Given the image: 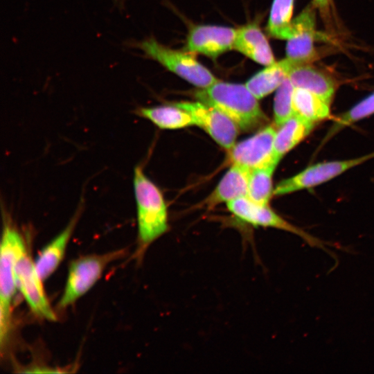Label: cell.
I'll list each match as a JSON object with an SVG mask.
<instances>
[{
    "instance_id": "obj_1",
    "label": "cell",
    "mask_w": 374,
    "mask_h": 374,
    "mask_svg": "<svg viewBox=\"0 0 374 374\" xmlns=\"http://www.w3.org/2000/svg\"><path fill=\"white\" fill-rule=\"evenodd\" d=\"M133 183L138 226L136 253L141 259L150 246L168 231V208L161 190L140 165L134 168Z\"/></svg>"
},
{
    "instance_id": "obj_2",
    "label": "cell",
    "mask_w": 374,
    "mask_h": 374,
    "mask_svg": "<svg viewBox=\"0 0 374 374\" xmlns=\"http://www.w3.org/2000/svg\"><path fill=\"white\" fill-rule=\"evenodd\" d=\"M195 98L228 116L243 131L256 129L267 121L258 99L246 84L220 80L206 88L199 89Z\"/></svg>"
},
{
    "instance_id": "obj_3",
    "label": "cell",
    "mask_w": 374,
    "mask_h": 374,
    "mask_svg": "<svg viewBox=\"0 0 374 374\" xmlns=\"http://www.w3.org/2000/svg\"><path fill=\"white\" fill-rule=\"evenodd\" d=\"M0 251V341L7 344L10 329L12 304L16 292L15 267L19 256L27 248L22 235L6 213Z\"/></svg>"
},
{
    "instance_id": "obj_4",
    "label": "cell",
    "mask_w": 374,
    "mask_h": 374,
    "mask_svg": "<svg viewBox=\"0 0 374 374\" xmlns=\"http://www.w3.org/2000/svg\"><path fill=\"white\" fill-rule=\"evenodd\" d=\"M131 46L141 49L146 57L152 59L168 71L199 89L211 86L219 80L206 66L186 50L170 48L154 37L132 42Z\"/></svg>"
},
{
    "instance_id": "obj_5",
    "label": "cell",
    "mask_w": 374,
    "mask_h": 374,
    "mask_svg": "<svg viewBox=\"0 0 374 374\" xmlns=\"http://www.w3.org/2000/svg\"><path fill=\"white\" fill-rule=\"evenodd\" d=\"M126 253V249H119L100 254L84 256L71 261L57 308L65 309L75 303L97 283L110 263L124 257Z\"/></svg>"
},
{
    "instance_id": "obj_6",
    "label": "cell",
    "mask_w": 374,
    "mask_h": 374,
    "mask_svg": "<svg viewBox=\"0 0 374 374\" xmlns=\"http://www.w3.org/2000/svg\"><path fill=\"white\" fill-rule=\"evenodd\" d=\"M228 210L239 220L253 226L269 227L294 233L312 247L329 251L326 242L285 220L268 205L257 204L247 196L226 203Z\"/></svg>"
},
{
    "instance_id": "obj_7",
    "label": "cell",
    "mask_w": 374,
    "mask_h": 374,
    "mask_svg": "<svg viewBox=\"0 0 374 374\" xmlns=\"http://www.w3.org/2000/svg\"><path fill=\"white\" fill-rule=\"evenodd\" d=\"M374 157V152L355 159L319 163L280 181L274 188V195L280 196L312 188L339 176Z\"/></svg>"
},
{
    "instance_id": "obj_8",
    "label": "cell",
    "mask_w": 374,
    "mask_h": 374,
    "mask_svg": "<svg viewBox=\"0 0 374 374\" xmlns=\"http://www.w3.org/2000/svg\"><path fill=\"white\" fill-rule=\"evenodd\" d=\"M17 287L32 312L40 319L55 321V312L44 292L35 265L26 248L19 256L15 267Z\"/></svg>"
},
{
    "instance_id": "obj_9",
    "label": "cell",
    "mask_w": 374,
    "mask_h": 374,
    "mask_svg": "<svg viewBox=\"0 0 374 374\" xmlns=\"http://www.w3.org/2000/svg\"><path fill=\"white\" fill-rule=\"evenodd\" d=\"M173 104L188 112L193 116L195 125L204 130L217 144L227 151L236 143L240 129L220 110L199 100Z\"/></svg>"
},
{
    "instance_id": "obj_10",
    "label": "cell",
    "mask_w": 374,
    "mask_h": 374,
    "mask_svg": "<svg viewBox=\"0 0 374 374\" xmlns=\"http://www.w3.org/2000/svg\"><path fill=\"white\" fill-rule=\"evenodd\" d=\"M276 131L272 125L265 126L253 136L235 143L228 151L230 161L251 170L278 164L274 157Z\"/></svg>"
},
{
    "instance_id": "obj_11",
    "label": "cell",
    "mask_w": 374,
    "mask_h": 374,
    "mask_svg": "<svg viewBox=\"0 0 374 374\" xmlns=\"http://www.w3.org/2000/svg\"><path fill=\"white\" fill-rule=\"evenodd\" d=\"M235 33L231 27L195 25L188 31L184 50L215 59L233 48Z\"/></svg>"
},
{
    "instance_id": "obj_12",
    "label": "cell",
    "mask_w": 374,
    "mask_h": 374,
    "mask_svg": "<svg viewBox=\"0 0 374 374\" xmlns=\"http://www.w3.org/2000/svg\"><path fill=\"white\" fill-rule=\"evenodd\" d=\"M315 17L311 8H305L292 19L291 34L286 45V55L296 64H309L316 59Z\"/></svg>"
},
{
    "instance_id": "obj_13",
    "label": "cell",
    "mask_w": 374,
    "mask_h": 374,
    "mask_svg": "<svg viewBox=\"0 0 374 374\" xmlns=\"http://www.w3.org/2000/svg\"><path fill=\"white\" fill-rule=\"evenodd\" d=\"M250 172L248 168L232 163L214 190L199 206L211 210L222 203L247 196Z\"/></svg>"
},
{
    "instance_id": "obj_14",
    "label": "cell",
    "mask_w": 374,
    "mask_h": 374,
    "mask_svg": "<svg viewBox=\"0 0 374 374\" xmlns=\"http://www.w3.org/2000/svg\"><path fill=\"white\" fill-rule=\"evenodd\" d=\"M233 49L264 66L276 62L265 35L255 22L247 24L236 29Z\"/></svg>"
},
{
    "instance_id": "obj_15",
    "label": "cell",
    "mask_w": 374,
    "mask_h": 374,
    "mask_svg": "<svg viewBox=\"0 0 374 374\" xmlns=\"http://www.w3.org/2000/svg\"><path fill=\"white\" fill-rule=\"evenodd\" d=\"M80 215L79 208L67 226L40 251L35 259L37 271L43 281L55 272L62 261Z\"/></svg>"
},
{
    "instance_id": "obj_16",
    "label": "cell",
    "mask_w": 374,
    "mask_h": 374,
    "mask_svg": "<svg viewBox=\"0 0 374 374\" xmlns=\"http://www.w3.org/2000/svg\"><path fill=\"white\" fill-rule=\"evenodd\" d=\"M288 78L294 87L306 89L330 104L336 90L332 78L309 64H294Z\"/></svg>"
},
{
    "instance_id": "obj_17",
    "label": "cell",
    "mask_w": 374,
    "mask_h": 374,
    "mask_svg": "<svg viewBox=\"0 0 374 374\" xmlns=\"http://www.w3.org/2000/svg\"><path fill=\"white\" fill-rule=\"evenodd\" d=\"M294 64L287 57L265 66L246 82V86L258 99H262L276 91L288 78Z\"/></svg>"
},
{
    "instance_id": "obj_18",
    "label": "cell",
    "mask_w": 374,
    "mask_h": 374,
    "mask_svg": "<svg viewBox=\"0 0 374 374\" xmlns=\"http://www.w3.org/2000/svg\"><path fill=\"white\" fill-rule=\"evenodd\" d=\"M315 123L294 114L276 131L274 157L280 160L302 141L314 128Z\"/></svg>"
},
{
    "instance_id": "obj_19",
    "label": "cell",
    "mask_w": 374,
    "mask_h": 374,
    "mask_svg": "<svg viewBox=\"0 0 374 374\" xmlns=\"http://www.w3.org/2000/svg\"><path fill=\"white\" fill-rule=\"evenodd\" d=\"M134 112L139 116L150 121L163 130H176L195 125L193 116L188 112L174 104L139 107Z\"/></svg>"
},
{
    "instance_id": "obj_20",
    "label": "cell",
    "mask_w": 374,
    "mask_h": 374,
    "mask_svg": "<svg viewBox=\"0 0 374 374\" xmlns=\"http://www.w3.org/2000/svg\"><path fill=\"white\" fill-rule=\"evenodd\" d=\"M330 105L321 98L306 89L294 87L293 109L295 115L310 122H317L330 117Z\"/></svg>"
},
{
    "instance_id": "obj_21",
    "label": "cell",
    "mask_w": 374,
    "mask_h": 374,
    "mask_svg": "<svg viewBox=\"0 0 374 374\" xmlns=\"http://www.w3.org/2000/svg\"><path fill=\"white\" fill-rule=\"evenodd\" d=\"M278 164L251 170L247 197L251 201L262 205H268L274 195L272 177Z\"/></svg>"
},
{
    "instance_id": "obj_22",
    "label": "cell",
    "mask_w": 374,
    "mask_h": 374,
    "mask_svg": "<svg viewBox=\"0 0 374 374\" xmlns=\"http://www.w3.org/2000/svg\"><path fill=\"white\" fill-rule=\"evenodd\" d=\"M294 0H274L267 24V31L272 37L288 39L291 34Z\"/></svg>"
},
{
    "instance_id": "obj_23",
    "label": "cell",
    "mask_w": 374,
    "mask_h": 374,
    "mask_svg": "<svg viewBox=\"0 0 374 374\" xmlns=\"http://www.w3.org/2000/svg\"><path fill=\"white\" fill-rule=\"evenodd\" d=\"M294 89V85L287 78L276 90L274 100V119L275 125L277 127L281 125L294 114L293 109Z\"/></svg>"
},
{
    "instance_id": "obj_24",
    "label": "cell",
    "mask_w": 374,
    "mask_h": 374,
    "mask_svg": "<svg viewBox=\"0 0 374 374\" xmlns=\"http://www.w3.org/2000/svg\"><path fill=\"white\" fill-rule=\"evenodd\" d=\"M373 114L374 93L365 98L342 115L339 116L330 129L326 139L332 137L334 134L346 126L350 125Z\"/></svg>"
},
{
    "instance_id": "obj_25",
    "label": "cell",
    "mask_w": 374,
    "mask_h": 374,
    "mask_svg": "<svg viewBox=\"0 0 374 374\" xmlns=\"http://www.w3.org/2000/svg\"><path fill=\"white\" fill-rule=\"evenodd\" d=\"M314 2L321 9H326L329 4L330 0H314Z\"/></svg>"
}]
</instances>
